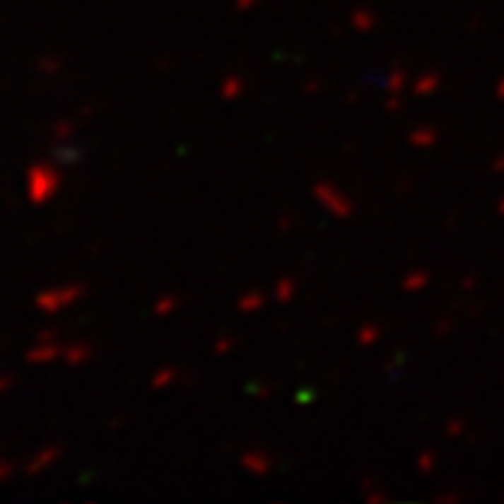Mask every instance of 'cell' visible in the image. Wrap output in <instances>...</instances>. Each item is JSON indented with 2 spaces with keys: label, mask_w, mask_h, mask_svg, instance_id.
Masks as SVG:
<instances>
[{
  "label": "cell",
  "mask_w": 504,
  "mask_h": 504,
  "mask_svg": "<svg viewBox=\"0 0 504 504\" xmlns=\"http://www.w3.org/2000/svg\"><path fill=\"white\" fill-rule=\"evenodd\" d=\"M317 197H320L331 211H336V216H348V213H351V202H348L342 194H336V191L320 185V188H317Z\"/></svg>",
  "instance_id": "cell-1"
},
{
  "label": "cell",
  "mask_w": 504,
  "mask_h": 504,
  "mask_svg": "<svg viewBox=\"0 0 504 504\" xmlns=\"http://www.w3.org/2000/svg\"><path fill=\"white\" fill-rule=\"evenodd\" d=\"M434 84H437V76H423V81L415 87L418 93H429V90H434Z\"/></svg>",
  "instance_id": "cell-2"
},
{
  "label": "cell",
  "mask_w": 504,
  "mask_h": 504,
  "mask_svg": "<svg viewBox=\"0 0 504 504\" xmlns=\"http://www.w3.org/2000/svg\"><path fill=\"white\" fill-rule=\"evenodd\" d=\"M426 283H429V278H426V275H412L404 286L406 288H421V286H426Z\"/></svg>",
  "instance_id": "cell-3"
},
{
  "label": "cell",
  "mask_w": 504,
  "mask_h": 504,
  "mask_svg": "<svg viewBox=\"0 0 504 504\" xmlns=\"http://www.w3.org/2000/svg\"><path fill=\"white\" fill-rule=\"evenodd\" d=\"M412 141H415V143H434V132H429V129H426V132H418V135H412Z\"/></svg>",
  "instance_id": "cell-4"
},
{
  "label": "cell",
  "mask_w": 504,
  "mask_h": 504,
  "mask_svg": "<svg viewBox=\"0 0 504 504\" xmlns=\"http://www.w3.org/2000/svg\"><path fill=\"white\" fill-rule=\"evenodd\" d=\"M353 23H356V25H361V28H367V25H370V17H364V14H356V20H353Z\"/></svg>",
  "instance_id": "cell-5"
},
{
  "label": "cell",
  "mask_w": 504,
  "mask_h": 504,
  "mask_svg": "<svg viewBox=\"0 0 504 504\" xmlns=\"http://www.w3.org/2000/svg\"><path fill=\"white\" fill-rule=\"evenodd\" d=\"M499 95H502V98H504V84H502V87H499Z\"/></svg>",
  "instance_id": "cell-6"
},
{
  "label": "cell",
  "mask_w": 504,
  "mask_h": 504,
  "mask_svg": "<svg viewBox=\"0 0 504 504\" xmlns=\"http://www.w3.org/2000/svg\"><path fill=\"white\" fill-rule=\"evenodd\" d=\"M502 213H504V202H502Z\"/></svg>",
  "instance_id": "cell-7"
}]
</instances>
